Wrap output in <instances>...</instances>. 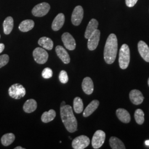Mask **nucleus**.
<instances>
[{
    "instance_id": "obj_1",
    "label": "nucleus",
    "mask_w": 149,
    "mask_h": 149,
    "mask_svg": "<svg viewBox=\"0 0 149 149\" xmlns=\"http://www.w3.org/2000/svg\"><path fill=\"white\" fill-rule=\"evenodd\" d=\"M60 115L62 122L67 130L70 133L75 132L77 129V122L72 107L69 105L61 107Z\"/></svg>"
},
{
    "instance_id": "obj_2",
    "label": "nucleus",
    "mask_w": 149,
    "mask_h": 149,
    "mask_svg": "<svg viewBox=\"0 0 149 149\" xmlns=\"http://www.w3.org/2000/svg\"><path fill=\"white\" fill-rule=\"evenodd\" d=\"M118 40L114 34H111L107 39L104 50V59L106 63L112 64L117 57Z\"/></svg>"
},
{
    "instance_id": "obj_3",
    "label": "nucleus",
    "mask_w": 149,
    "mask_h": 149,
    "mask_svg": "<svg viewBox=\"0 0 149 149\" xmlns=\"http://www.w3.org/2000/svg\"><path fill=\"white\" fill-rule=\"evenodd\" d=\"M130 59V49L127 44H123L119 51V63L122 69H126L129 66Z\"/></svg>"
},
{
    "instance_id": "obj_4",
    "label": "nucleus",
    "mask_w": 149,
    "mask_h": 149,
    "mask_svg": "<svg viewBox=\"0 0 149 149\" xmlns=\"http://www.w3.org/2000/svg\"><path fill=\"white\" fill-rule=\"evenodd\" d=\"M26 89L23 86L16 84L11 86L8 90V93L10 96L16 100L20 99L26 95Z\"/></svg>"
},
{
    "instance_id": "obj_5",
    "label": "nucleus",
    "mask_w": 149,
    "mask_h": 149,
    "mask_svg": "<svg viewBox=\"0 0 149 149\" xmlns=\"http://www.w3.org/2000/svg\"><path fill=\"white\" fill-rule=\"evenodd\" d=\"M33 55L34 60L38 64H45L48 61L49 55L47 51L43 48H36L33 52Z\"/></svg>"
},
{
    "instance_id": "obj_6",
    "label": "nucleus",
    "mask_w": 149,
    "mask_h": 149,
    "mask_svg": "<svg viewBox=\"0 0 149 149\" xmlns=\"http://www.w3.org/2000/svg\"><path fill=\"white\" fill-rule=\"evenodd\" d=\"M106 139V134L101 130H98L96 131L94 134L92 140V145L94 149H99L104 144Z\"/></svg>"
},
{
    "instance_id": "obj_7",
    "label": "nucleus",
    "mask_w": 149,
    "mask_h": 149,
    "mask_svg": "<svg viewBox=\"0 0 149 149\" xmlns=\"http://www.w3.org/2000/svg\"><path fill=\"white\" fill-rule=\"evenodd\" d=\"M50 6L46 2H42L36 6L32 10V13L33 16L36 17H43L45 16L50 10Z\"/></svg>"
},
{
    "instance_id": "obj_8",
    "label": "nucleus",
    "mask_w": 149,
    "mask_h": 149,
    "mask_svg": "<svg viewBox=\"0 0 149 149\" xmlns=\"http://www.w3.org/2000/svg\"><path fill=\"white\" fill-rule=\"evenodd\" d=\"M90 143V140L88 137L85 135H81L73 140L72 146L74 149H85L89 145Z\"/></svg>"
},
{
    "instance_id": "obj_9",
    "label": "nucleus",
    "mask_w": 149,
    "mask_h": 149,
    "mask_svg": "<svg viewBox=\"0 0 149 149\" xmlns=\"http://www.w3.org/2000/svg\"><path fill=\"white\" fill-rule=\"evenodd\" d=\"M84 17V10L82 6H77L74 8L71 16L72 23L76 26L80 25Z\"/></svg>"
},
{
    "instance_id": "obj_10",
    "label": "nucleus",
    "mask_w": 149,
    "mask_h": 149,
    "mask_svg": "<svg viewBox=\"0 0 149 149\" xmlns=\"http://www.w3.org/2000/svg\"><path fill=\"white\" fill-rule=\"evenodd\" d=\"M100 31L97 29L88 38L87 47L90 50H94L97 47L100 39Z\"/></svg>"
},
{
    "instance_id": "obj_11",
    "label": "nucleus",
    "mask_w": 149,
    "mask_h": 149,
    "mask_svg": "<svg viewBox=\"0 0 149 149\" xmlns=\"http://www.w3.org/2000/svg\"><path fill=\"white\" fill-rule=\"evenodd\" d=\"M62 41L65 48L69 50H74L76 48V42L73 37L69 33H64L62 36Z\"/></svg>"
},
{
    "instance_id": "obj_12",
    "label": "nucleus",
    "mask_w": 149,
    "mask_h": 149,
    "mask_svg": "<svg viewBox=\"0 0 149 149\" xmlns=\"http://www.w3.org/2000/svg\"><path fill=\"white\" fill-rule=\"evenodd\" d=\"M129 97L131 102L135 105H139L142 103L144 97L142 93L138 90L131 91L129 94Z\"/></svg>"
},
{
    "instance_id": "obj_13",
    "label": "nucleus",
    "mask_w": 149,
    "mask_h": 149,
    "mask_svg": "<svg viewBox=\"0 0 149 149\" xmlns=\"http://www.w3.org/2000/svg\"><path fill=\"white\" fill-rule=\"evenodd\" d=\"M139 54L143 59L146 62L149 63V47L144 41H140L138 45Z\"/></svg>"
},
{
    "instance_id": "obj_14",
    "label": "nucleus",
    "mask_w": 149,
    "mask_h": 149,
    "mask_svg": "<svg viewBox=\"0 0 149 149\" xmlns=\"http://www.w3.org/2000/svg\"><path fill=\"white\" fill-rule=\"evenodd\" d=\"M56 53L58 57L64 64H69L70 62V58L68 52L62 46L58 45L55 49Z\"/></svg>"
},
{
    "instance_id": "obj_15",
    "label": "nucleus",
    "mask_w": 149,
    "mask_h": 149,
    "mask_svg": "<svg viewBox=\"0 0 149 149\" xmlns=\"http://www.w3.org/2000/svg\"><path fill=\"white\" fill-rule=\"evenodd\" d=\"M82 88L84 92L87 95H91L93 93L94 86L92 79L89 77H85L82 83Z\"/></svg>"
},
{
    "instance_id": "obj_16",
    "label": "nucleus",
    "mask_w": 149,
    "mask_h": 149,
    "mask_svg": "<svg viewBox=\"0 0 149 149\" xmlns=\"http://www.w3.org/2000/svg\"><path fill=\"white\" fill-rule=\"evenodd\" d=\"M65 22V16L63 13H59L54 18L52 23V29L54 31L60 30L64 25Z\"/></svg>"
},
{
    "instance_id": "obj_17",
    "label": "nucleus",
    "mask_w": 149,
    "mask_h": 149,
    "mask_svg": "<svg viewBox=\"0 0 149 149\" xmlns=\"http://www.w3.org/2000/svg\"><path fill=\"white\" fill-rule=\"evenodd\" d=\"M100 104V102L98 100H93L86 108L84 112L83 113V116L85 117H88L91 115L93 112L97 109Z\"/></svg>"
},
{
    "instance_id": "obj_18",
    "label": "nucleus",
    "mask_w": 149,
    "mask_h": 149,
    "mask_svg": "<svg viewBox=\"0 0 149 149\" xmlns=\"http://www.w3.org/2000/svg\"><path fill=\"white\" fill-rule=\"evenodd\" d=\"M98 26V21L95 19H92L89 22L86 28L85 33V38L88 39L90 37L91 35L97 29Z\"/></svg>"
},
{
    "instance_id": "obj_19",
    "label": "nucleus",
    "mask_w": 149,
    "mask_h": 149,
    "mask_svg": "<svg viewBox=\"0 0 149 149\" xmlns=\"http://www.w3.org/2000/svg\"><path fill=\"white\" fill-rule=\"evenodd\" d=\"M116 114L118 119L124 123H128L130 121V116L129 112L123 109V108H119L116 111Z\"/></svg>"
},
{
    "instance_id": "obj_20",
    "label": "nucleus",
    "mask_w": 149,
    "mask_h": 149,
    "mask_svg": "<svg viewBox=\"0 0 149 149\" xmlns=\"http://www.w3.org/2000/svg\"><path fill=\"white\" fill-rule=\"evenodd\" d=\"M37 108V103L36 100L30 99L27 100L23 105V110L26 113H32L36 110Z\"/></svg>"
},
{
    "instance_id": "obj_21",
    "label": "nucleus",
    "mask_w": 149,
    "mask_h": 149,
    "mask_svg": "<svg viewBox=\"0 0 149 149\" xmlns=\"http://www.w3.org/2000/svg\"><path fill=\"white\" fill-rule=\"evenodd\" d=\"M38 44L42 48L48 50H51L53 48L54 43L53 40L49 38L44 37L39 39Z\"/></svg>"
},
{
    "instance_id": "obj_22",
    "label": "nucleus",
    "mask_w": 149,
    "mask_h": 149,
    "mask_svg": "<svg viewBox=\"0 0 149 149\" xmlns=\"http://www.w3.org/2000/svg\"><path fill=\"white\" fill-rule=\"evenodd\" d=\"M14 26L13 19L12 17H8L5 19L3 23V31L5 34H9L11 33Z\"/></svg>"
},
{
    "instance_id": "obj_23",
    "label": "nucleus",
    "mask_w": 149,
    "mask_h": 149,
    "mask_svg": "<svg viewBox=\"0 0 149 149\" xmlns=\"http://www.w3.org/2000/svg\"><path fill=\"white\" fill-rule=\"evenodd\" d=\"M34 26V22L31 19H26L22 22L19 26V29L22 32L31 31Z\"/></svg>"
},
{
    "instance_id": "obj_24",
    "label": "nucleus",
    "mask_w": 149,
    "mask_h": 149,
    "mask_svg": "<svg viewBox=\"0 0 149 149\" xmlns=\"http://www.w3.org/2000/svg\"><path fill=\"white\" fill-rule=\"evenodd\" d=\"M109 144L113 149H125V147L122 141L116 137L112 136L109 139Z\"/></svg>"
},
{
    "instance_id": "obj_25",
    "label": "nucleus",
    "mask_w": 149,
    "mask_h": 149,
    "mask_svg": "<svg viewBox=\"0 0 149 149\" xmlns=\"http://www.w3.org/2000/svg\"><path fill=\"white\" fill-rule=\"evenodd\" d=\"M56 117V112L53 109H50L48 112H45L42 116V120L44 123L50 122L53 120Z\"/></svg>"
},
{
    "instance_id": "obj_26",
    "label": "nucleus",
    "mask_w": 149,
    "mask_h": 149,
    "mask_svg": "<svg viewBox=\"0 0 149 149\" xmlns=\"http://www.w3.org/2000/svg\"><path fill=\"white\" fill-rule=\"evenodd\" d=\"M15 140V135L13 133L6 134L1 138V143L3 146L10 145Z\"/></svg>"
},
{
    "instance_id": "obj_27",
    "label": "nucleus",
    "mask_w": 149,
    "mask_h": 149,
    "mask_svg": "<svg viewBox=\"0 0 149 149\" xmlns=\"http://www.w3.org/2000/svg\"><path fill=\"white\" fill-rule=\"evenodd\" d=\"M74 109L76 113H81L84 110V104L82 99L77 97L74 100Z\"/></svg>"
},
{
    "instance_id": "obj_28",
    "label": "nucleus",
    "mask_w": 149,
    "mask_h": 149,
    "mask_svg": "<svg viewBox=\"0 0 149 149\" xmlns=\"http://www.w3.org/2000/svg\"><path fill=\"white\" fill-rule=\"evenodd\" d=\"M134 117L136 122L138 124L141 125L144 122V112L141 109H138L136 110L134 114Z\"/></svg>"
},
{
    "instance_id": "obj_29",
    "label": "nucleus",
    "mask_w": 149,
    "mask_h": 149,
    "mask_svg": "<svg viewBox=\"0 0 149 149\" xmlns=\"http://www.w3.org/2000/svg\"><path fill=\"white\" fill-rule=\"evenodd\" d=\"M59 80L62 84H66L69 81V77L65 70H62L59 74Z\"/></svg>"
},
{
    "instance_id": "obj_30",
    "label": "nucleus",
    "mask_w": 149,
    "mask_h": 149,
    "mask_svg": "<svg viewBox=\"0 0 149 149\" xmlns=\"http://www.w3.org/2000/svg\"><path fill=\"white\" fill-rule=\"evenodd\" d=\"M42 76L44 79H50L53 76V71L49 68H46L43 70Z\"/></svg>"
},
{
    "instance_id": "obj_31",
    "label": "nucleus",
    "mask_w": 149,
    "mask_h": 149,
    "mask_svg": "<svg viewBox=\"0 0 149 149\" xmlns=\"http://www.w3.org/2000/svg\"><path fill=\"white\" fill-rule=\"evenodd\" d=\"M9 56L7 54H3L0 56V68L5 66L9 61Z\"/></svg>"
},
{
    "instance_id": "obj_32",
    "label": "nucleus",
    "mask_w": 149,
    "mask_h": 149,
    "mask_svg": "<svg viewBox=\"0 0 149 149\" xmlns=\"http://www.w3.org/2000/svg\"><path fill=\"white\" fill-rule=\"evenodd\" d=\"M137 1L138 0H125L126 5L129 7H132L136 3Z\"/></svg>"
},
{
    "instance_id": "obj_33",
    "label": "nucleus",
    "mask_w": 149,
    "mask_h": 149,
    "mask_svg": "<svg viewBox=\"0 0 149 149\" xmlns=\"http://www.w3.org/2000/svg\"><path fill=\"white\" fill-rule=\"evenodd\" d=\"M5 49V45L2 43H0V54Z\"/></svg>"
},
{
    "instance_id": "obj_34",
    "label": "nucleus",
    "mask_w": 149,
    "mask_h": 149,
    "mask_svg": "<svg viewBox=\"0 0 149 149\" xmlns=\"http://www.w3.org/2000/svg\"><path fill=\"white\" fill-rule=\"evenodd\" d=\"M145 145H146V146H149V140H146V141H145Z\"/></svg>"
},
{
    "instance_id": "obj_35",
    "label": "nucleus",
    "mask_w": 149,
    "mask_h": 149,
    "mask_svg": "<svg viewBox=\"0 0 149 149\" xmlns=\"http://www.w3.org/2000/svg\"><path fill=\"white\" fill-rule=\"evenodd\" d=\"M15 149H24V148H22L21 146H17L15 148Z\"/></svg>"
},
{
    "instance_id": "obj_36",
    "label": "nucleus",
    "mask_w": 149,
    "mask_h": 149,
    "mask_svg": "<svg viewBox=\"0 0 149 149\" xmlns=\"http://www.w3.org/2000/svg\"><path fill=\"white\" fill-rule=\"evenodd\" d=\"M66 105V103H65V102L63 101L62 102V103L61 104V107L64 106Z\"/></svg>"
},
{
    "instance_id": "obj_37",
    "label": "nucleus",
    "mask_w": 149,
    "mask_h": 149,
    "mask_svg": "<svg viewBox=\"0 0 149 149\" xmlns=\"http://www.w3.org/2000/svg\"><path fill=\"white\" fill-rule=\"evenodd\" d=\"M148 85H149V80H148Z\"/></svg>"
}]
</instances>
